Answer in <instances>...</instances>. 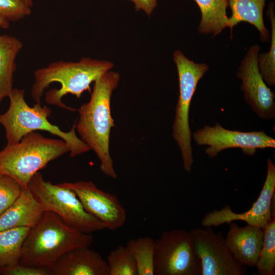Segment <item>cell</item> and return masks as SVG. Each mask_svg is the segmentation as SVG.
<instances>
[{
	"mask_svg": "<svg viewBox=\"0 0 275 275\" xmlns=\"http://www.w3.org/2000/svg\"><path fill=\"white\" fill-rule=\"evenodd\" d=\"M154 275H201L189 231L175 229L163 231L155 240Z\"/></svg>",
	"mask_w": 275,
	"mask_h": 275,
	"instance_id": "ba28073f",
	"label": "cell"
},
{
	"mask_svg": "<svg viewBox=\"0 0 275 275\" xmlns=\"http://www.w3.org/2000/svg\"><path fill=\"white\" fill-rule=\"evenodd\" d=\"M126 246L136 263L138 275H154L155 240L150 236L129 240Z\"/></svg>",
	"mask_w": 275,
	"mask_h": 275,
	"instance_id": "44dd1931",
	"label": "cell"
},
{
	"mask_svg": "<svg viewBox=\"0 0 275 275\" xmlns=\"http://www.w3.org/2000/svg\"><path fill=\"white\" fill-rule=\"evenodd\" d=\"M260 47L255 44L248 49L240 63L237 76L242 81L240 89L245 100L260 118L275 117L274 94L264 81L258 66Z\"/></svg>",
	"mask_w": 275,
	"mask_h": 275,
	"instance_id": "7c38bea8",
	"label": "cell"
},
{
	"mask_svg": "<svg viewBox=\"0 0 275 275\" xmlns=\"http://www.w3.org/2000/svg\"><path fill=\"white\" fill-rule=\"evenodd\" d=\"M134 4L136 11L143 10L150 16L157 7V0H129Z\"/></svg>",
	"mask_w": 275,
	"mask_h": 275,
	"instance_id": "83f0119b",
	"label": "cell"
},
{
	"mask_svg": "<svg viewBox=\"0 0 275 275\" xmlns=\"http://www.w3.org/2000/svg\"><path fill=\"white\" fill-rule=\"evenodd\" d=\"M267 15L271 23V44L267 52L258 54V69L262 78L268 86L275 85V16L274 5L270 3Z\"/></svg>",
	"mask_w": 275,
	"mask_h": 275,
	"instance_id": "603a6c76",
	"label": "cell"
},
{
	"mask_svg": "<svg viewBox=\"0 0 275 275\" xmlns=\"http://www.w3.org/2000/svg\"><path fill=\"white\" fill-rule=\"evenodd\" d=\"M199 146H208L205 152L214 158L224 150L240 148L244 154L253 155L258 149L274 148L275 140L264 131L244 132L229 130L216 123L213 126H205L193 134Z\"/></svg>",
	"mask_w": 275,
	"mask_h": 275,
	"instance_id": "30bf717a",
	"label": "cell"
},
{
	"mask_svg": "<svg viewBox=\"0 0 275 275\" xmlns=\"http://www.w3.org/2000/svg\"><path fill=\"white\" fill-rule=\"evenodd\" d=\"M201 13L198 31L203 34L215 36L228 27L226 10L228 0H194Z\"/></svg>",
	"mask_w": 275,
	"mask_h": 275,
	"instance_id": "d6986e66",
	"label": "cell"
},
{
	"mask_svg": "<svg viewBox=\"0 0 275 275\" xmlns=\"http://www.w3.org/2000/svg\"><path fill=\"white\" fill-rule=\"evenodd\" d=\"M46 211L29 188L0 215V231L17 227H33Z\"/></svg>",
	"mask_w": 275,
	"mask_h": 275,
	"instance_id": "2e32d148",
	"label": "cell"
},
{
	"mask_svg": "<svg viewBox=\"0 0 275 275\" xmlns=\"http://www.w3.org/2000/svg\"><path fill=\"white\" fill-rule=\"evenodd\" d=\"M225 238L227 245L237 262L243 266H256L263 242V229L250 225L240 227L229 224Z\"/></svg>",
	"mask_w": 275,
	"mask_h": 275,
	"instance_id": "5bb4252c",
	"label": "cell"
},
{
	"mask_svg": "<svg viewBox=\"0 0 275 275\" xmlns=\"http://www.w3.org/2000/svg\"><path fill=\"white\" fill-rule=\"evenodd\" d=\"M93 240L92 234L68 225L52 211H45L24 240L19 263L50 268L65 253L90 247Z\"/></svg>",
	"mask_w": 275,
	"mask_h": 275,
	"instance_id": "7a4b0ae2",
	"label": "cell"
},
{
	"mask_svg": "<svg viewBox=\"0 0 275 275\" xmlns=\"http://www.w3.org/2000/svg\"><path fill=\"white\" fill-rule=\"evenodd\" d=\"M49 269L51 275H109L106 261L89 247L65 253Z\"/></svg>",
	"mask_w": 275,
	"mask_h": 275,
	"instance_id": "9a60e30c",
	"label": "cell"
},
{
	"mask_svg": "<svg viewBox=\"0 0 275 275\" xmlns=\"http://www.w3.org/2000/svg\"><path fill=\"white\" fill-rule=\"evenodd\" d=\"M260 275L274 274L275 216L263 228V242L256 266Z\"/></svg>",
	"mask_w": 275,
	"mask_h": 275,
	"instance_id": "7402d4cb",
	"label": "cell"
},
{
	"mask_svg": "<svg viewBox=\"0 0 275 275\" xmlns=\"http://www.w3.org/2000/svg\"><path fill=\"white\" fill-rule=\"evenodd\" d=\"M70 152L67 143L31 132L17 143L0 151V174L8 175L27 188L32 177L52 160Z\"/></svg>",
	"mask_w": 275,
	"mask_h": 275,
	"instance_id": "5b68a950",
	"label": "cell"
},
{
	"mask_svg": "<svg viewBox=\"0 0 275 275\" xmlns=\"http://www.w3.org/2000/svg\"><path fill=\"white\" fill-rule=\"evenodd\" d=\"M31 12L24 0H0V16L9 22L20 20Z\"/></svg>",
	"mask_w": 275,
	"mask_h": 275,
	"instance_id": "484cf974",
	"label": "cell"
},
{
	"mask_svg": "<svg viewBox=\"0 0 275 275\" xmlns=\"http://www.w3.org/2000/svg\"><path fill=\"white\" fill-rule=\"evenodd\" d=\"M267 174L265 182L257 200L252 207L242 213H236L229 205L221 210L207 213L202 219L203 227L218 226L235 221L245 222L248 225L262 229L272 217V202L275 191V165L270 158L267 160Z\"/></svg>",
	"mask_w": 275,
	"mask_h": 275,
	"instance_id": "8fae6325",
	"label": "cell"
},
{
	"mask_svg": "<svg viewBox=\"0 0 275 275\" xmlns=\"http://www.w3.org/2000/svg\"><path fill=\"white\" fill-rule=\"evenodd\" d=\"M179 78V95L175 109L172 135L181 151L183 167L188 173L194 159L189 125V111L197 85L209 70L205 63H197L188 59L181 50L173 53Z\"/></svg>",
	"mask_w": 275,
	"mask_h": 275,
	"instance_id": "8992f818",
	"label": "cell"
},
{
	"mask_svg": "<svg viewBox=\"0 0 275 275\" xmlns=\"http://www.w3.org/2000/svg\"><path fill=\"white\" fill-rule=\"evenodd\" d=\"M5 275H51L49 268L44 267L27 266L18 263L0 271Z\"/></svg>",
	"mask_w": 275,
	"mask_h": 275,
	"instance_id": "4316f807",
	"label": "cell"
},
{
	"mask_svg": "<svg viewBox=\"0 0 275 275\" xmlns=\"http://www.w3.org/2000/svg\"><path fill=\"white\" fill-rule=\"evenodd\" d=\"M30 228L0 231V271L19 263L23 242Z\"/></svg>",
	"mask_w": 275,
	"mask_h": 275,
	"instance_id": "ffe728a7",
	"label": "cell"
},
{
	"mask_svg": "<svg viewBox=\"0 0 275 275\" xmlns=\"http://www.w3.org/2000/svg\"><path fill=\"white\" fill-rule=\"evenodd\" d=\"M28 188L46 211L56 213L68 225L89 234L106 229L85 210L73 191L46 181L40 172L32 177Z\"/></svg>",
	"mask_w": 275,
	"mask_h": 275,
	"instance_id": "52a82bcc",
	"label": "cell"
},
{
	"mask_svg": "<svg viewBox=\"0 0 275 275\" xmlns=\"http://www.w3.org/2000/svg\"><path fill=\"white\" fill-rule=\"evenodd\" d=\"M114 67L108 61L83 57L79 61L52 62L47 66L36 70L34 82L31 94L36 103H41L43 94L53 82L60 84L59 89H52L45 94L46 102L63 109L75 111L65 105L62 98L67 94L80 98L86 91H91L90 85L100 76Z\"/></svg>",
	"mask_w": 275,
	"mask_h": 275,
	"instance_id": "3957f363",
	"label": "cell"
},
{
	"mask_svg": "<svg viewBox=\"0 0 275 275\" xmlns=\"http://www.w3.org/2000/svg\"><path fill=\"white\" fill-rule=\"evenodd\" d=\"M266 0H228L231 15L228 17V27L232 34L233 28L239 23L245 22L253 25L259 31L260 40L267 41L269 32L265 28L263 17Z\"/></svg>",
	"mask_w": 275,
	"mask_h": 275,
	"instance_id": "e0dca14e",
	"label": "cell"
},
{
	"mask_svg": "<svg viewBox=\"0 0 275 275\" xmlns=\"http://www.w3.org/2000/svg\"><path fill=\"white\" fill-rule=\"evenodd\" d=\"M109 275H138L134 259L126 245H120L107 257Z\"/></svg>",
	"mask_w": 275,
	"mask_h": 275,
	"instance_id": "cb8c5ba5",
	"label": "cell"
},
{
	"mask_svg": "<svg viewBox=\"0 0 275 275\" xmlns=\"http://www.w3.org/2000/svg\"><path fill=\"white\" fill-rule=\"evenodd\" d=\"M9 106L0 114V124L4 127L8 144L18 142L26 134L37 130L49 132L64 140L70 148V155L74 157L90 150L88 146L75 132L76 123L69 131L62 130L48 120L51 109L36 103L31 107L24 99L23 89L13 88L8 96Z\"/></svg>",
	"mask_w": 275,
	"mask_h": 275,
	"instance_id": "277c9868",
	"label": "cell"
},
{
	"mask_svg": "<svg viewBox=\"0 0 275 275\" xmlns=\"http://www.w3.org/2000/svg\"><path fill=\"white\" fill-rule=\"evenodd\" d=\"M204 227L189 231L201 263V275L245 274L246 268L231 253L222 234L215 232L210 227Z\"/></svg>",
	"mask_w": 275,
	"mask_h": 275,
	"instance_id": "9c48e42d",
	"label": "cell"
},
{
	"mask_svg": "<svg viewBox=\"0 0 275 275\" xmlns=\"http://www.w3.org/2000/svg\"><path fill=\"white\" fill-rule=\"evenodd\" d=\"M120 79L118 72L108 70L94 82L90 100L78 109L75 126L80 139L98 158L101 172L114 179L118 176L109 152L110 132L115 126L111 100Z\"/></svg>",
	"mask_w": 275,
	"mask_h": 275,
	"instance_id": "6da1fadb",
	"label": "cell"
},
{
	"mask_svg": "<svg viewBox=\"0 0 275 275\" xmlns=\"http://www.w3.org/2000/svg\"><path fill=\"white\" fill-rule=\"evenodd\" d=\"M10 25V22L4 17L0 16V28L7 29Z\"/></svg>",
	"mask_w": 275,
	"mask_h": 275,
	"instance_id": "f1b7e54d",
	"label": "cell"
},
{
	"mask_svg": "<svg viewBox=\"0 0 275 275\" xmlns=\"http://www.w3.org/2000/svg\"><path fill=\"white\" fill-rule=\"evenodd\" d=\"M22 47V42L17 38L0 35V103L13 89L16 58Z\"/></svg>",
	"mask_w": 275,
	"mask_h": 275,
	"instance_id": "ac0fdd59",
	"label": "cell"
},
{
	"mask_svg": "<svg viewBox=\"0 0 275 275\" xmlns=\"http://www.w3.org/2000/svg\"><path fill=\"white\" fill-rule=\"evenodd\" d=\"M24 188L12 177L0 174V215L17 199Z\"/></svg>",
	"mask_w": 275,
	"mask_h": 275,
	"instance_id": "d4e9b609",
	"label": "cell"
},
{
	"mask_svg": "<svg viewBox=\"0 0 275 275\" xmlns=\"http://www.w3.org/2000/svg\"><path fill=\"white\" fill-rule=\"evenodd\" d=\"M26 5L32 8L33 6V1L32 0H24Z\"/></svg>",
	"mask_w": 275,
	"mask_h": 275,
	"instance_id": "f546056e",
	"label": "cell"
},
{
	"mask_svg": "<svg viewBox=\"0 0 275 275\" xmlns=\"http://www.w3.org/2000/svg\"><path fill=\"white\" fill-rule=\"evenodd\" d=\"M59 184L73 191L85 210L102 222L106 229L115 230L124 225L126 210L116 195L99 189L91 181Z\"/></svg>",
	"mask_w": 275,
	"mask_h": 275,
	"instance_id": "4fadbf2b",
	"label": "cell"
}]
</instances>
